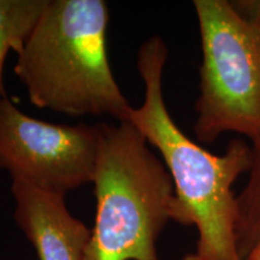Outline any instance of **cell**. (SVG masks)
<instances>
[{
    "instance_id": "cell-10",
    "label": "cell",
    "mask_w": 260,
    "mask_h": 260,
    "mask_svg": "<svg viewBox=\"0 0 260 260\" xmlns=\"http://www.w3.org/2000/svg\"><path fill=\"white\" fill-rule=\"evenodd\" d=\"M182 260H204V259L200 258L197 253H190V254L184 255L183 258H182Z\"/></svg>"
},
{
    "instance_id": "cell-5",
    "label": "cell",
    "mask_w": 260,
    "mask_h": 260,
    "mask_svg": "<svg viewBox=\"0 0 260 260\" xmlns=\"http://www.w3.org/2000/svg\"><path fill=\"white\" fill-rule=\"evenodd\" d=\"M100 123L54 124L25 115L6 95L0 103V170L48 193L65 195L93 182Z\"/></svg>"
},
{
    "instance_id": "cell-3",
    "label": "cell",
    "mask_w": 260,
    "mask_h": 260,
    "mask_svg": "<svg viewBox=\"0 0 260 260\" xmlns=\"http://www.w3.org/2000/svg\"><path fill=\"white\" fill-rule=\"evenodd\" d=\"M100 129L95 223L84 260H159L155 245L175 197L170 174L130 121Z\"/></svg>"
},
{
    "instance_id": "cell-1",
    "label": "cell",
    "mask_w": 260,
    "mask_h": 260,
    "mask_svg": "<svg viewBox=\"0 0 260 260\" xmlns=\"http://www.w3.org/2000/svg\"><path fill=\"white\" fill-rule=\"evenodd\" d=\"M169 51L159 35L140 46L138 70L145 100L130 110V121L160 152L174 182L171 219L198 230L197 254L204 260H241L237 248L239 206L233 186L253 165L252 146L234 139L214 155L184 134L168 111L162 71Z\"/></svg>"
},
{
    "instance_id": "cell-9",
    "label": "cell",
    "mask_w": 260,
    "mask_h": 260,
    "mask_svg": "<svg viewBox=\"0 0 260 260\" xmlns=\"http://www.w3.org/2000/svg\"><path fill=\"white\" fill-rule=\"evenodd\" d=\"M245 260H260V240L254 246V248L249 252V254L246 256Z\"/></svg>"
},
{
    "instance_id": "cell-8",
    "label": "cell",
    "mask_w": 260,
    "mask_h": 260,
    "mask_svg": "<svg viewBox=\"0 0 260 260\" xmlns=\"http://www.w3.org/2000/svg\"><path fill=\"white\" fill-rule=\"evenodd\" d=\"M252 151L253 165L248 180L237 195V248L241 260H245L260 240V145L252 147Z\"/></svg>"
},
{
    "instance_id": "cell-4",
    "label": "cell",
    "mask_w": 260,
    "mask_h": 260,
    "mask_svg": "<svg viewBox=\"0 0 260 260\" xmlns=\"http://www.w3.org/2000/svg\"><path fill=\"white\" fill-rule=\"evenodd\" d=\"M201 39L194 134L236 133L260 145V0H194Z\"/></svg>"
},
{
    "instance_id": "cell-2",
    "label": "cell",
    "mask_w": 260,
    "mask_h": 260,
    "mask_svg": "<svg viewBox=\"0 0 260 260\" xmlns=\"http://www.w3.org/2000/svg\"><path fill=\"white\" fill-rule=\"evenodd\" d=\"M107 24L104 0H48L14 69L32 105L70 117L128 121L133 106L110 67Z\"/></svg>"
},
{
    "instance_id": "cell-7",
    "label": "cell",
    "mask_w": 260,
    "mask_h": 260,
    "mask_svg": "<svg viewBox=\"0 0 260 260\" xmlns=\"http://www.w3.org/2000/svg\"><path fill=\"white\" fill-rule=\"evenodd\" d=\"M48 0H0V103L6 96L4 65L11 51L18 53Z\"/></svg>"
},
{
    "instance_id": "cell-6",
    "label": "cell",
    "mask_w": 260,
    "mask_h": 260,
    "mask_svg": "<svg viewBox=\"0 0 260 260\" xmlns=\"http://www.w3.org/2000/svg\"><path fill=\"white\" fill-rule=\"evenodd\" d=\"M15 220L30 241L39 260H84L92 229L75 218L65 195L48 193L12 181Z\"/></svg>"
}]
</instances>
